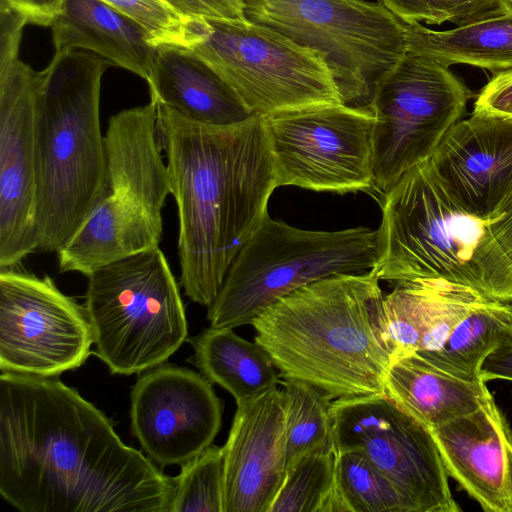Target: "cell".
<instances>
[{"instance_id": "cell-1", "label": "cell", "mask_w": 512, "mask_h": 512, "mask_svg": "<svg viewBox=\"0 0 512 512\" xmlns=\"http://www.w3.org/2000/svg\"><path fill=\"white\" fill-rule=\"evenodd\" d=\"M175 479L56 377L0 375V494L23 512H171Z\"/></svg>"}, {"instance_id": "cell-2", "label": "cell", "mask_w": 512, "mask_h": 512, "mask_svg": "<svg viewBox=\"0 0 512 512\" xmlns=\"http://www.w3.org/2000/svg\"><path fill=\"white\" fill-rule=\"evenodd\" d=\"M156 131L178 210L180 285L209 307L277 188L262 117L213 126L157 105Z\"/></svg>"}, {"instance_id": "cell-3", "label": "cell", "mask_w": 512, "mask_h": 512, "mask_svg": "<svg viewBox=\"0 0 512 512\" xmlns=\"http://www.w3.org/2000/svg\"><path fill=\"white\" fill-rule=\"evenodd\" d=\"M372 271L328 277L280 298L251 323L283 379L332 399L385 393L394 348Z\"/></svg>"}, {"instance_id": "cell-4", "label": "cell", "mask_w": 512, "mask_h": 512, "mask_svg": "<svg viewBox=\"0 0 512 512\" xmlns=\"http://www.w3.org/2000/svg\"><path fill=\"white\" fill-rule=\"evenodd\" d=\"M110 63L86 50L55 53L35 72V230L38 250L59 252L86 221L102 185L99 103Z\"/></svg>"}, {"instance_id": "cell-5", "label": "cell", "mask_w": 512, "mask_h": 512, "mask_svg": "<svg viewBox=\"0 0 512 512\" xmlns=\"http://www.w3.org/2000/svg\"><path fill=\"white\" fill-rule=\"evenodd\" d=\"M372 272L393 284L445 279L490 299H512V260L494 237L490 219L466 210L429 160L382 196Z\"/></svg>"}, {"instance_id": "cell-6", "label": "cell", "mask_w": 512, "mask_h": 512, "mask_svg": "<svg viewBox=\"0 0 512 512\" xmlns=\"http://www.w3.org/2000/svg\"><path fill=\"white\" fill-rule=\"evenodd\" d=\"M156 123L153 101L110 118L102 185L86 221L57 253L60 272L88 276L106 264L159 247L162 208L171 188Z\"/></svg>"}, {"instance_id": "cell-7", "label": "cell", "mask_w": 512, "mask_h": 512, "mask_svg": "<svg viewBox=\"0 0 512 512\" xmlns=\"http://www.w3.org/2000/svg\"><path fill=\"white\" fill-rule=\"evenodd\" d=\"M377 230H304L266 215L232 262L208 307L211 327L251 324L293 291L328 277L372 271Z\"/></svg>"}, {"instance_id": "cell-8", "label": "cell", "mask_w": 512, "mask_h": 512, "mask_svg": "<svg viewBox=\"0 0 512 512\" xmlns=\"http://www.w3.org/2000/svg\"><path fill=\"white\" fill-rule=\"evenodd\" d=\"M87 277L84 307L94 353L111 373L155 368L185 342V307L160 247L106 264Z\"/></svg>"}, {"instance_id": "cell-9", "label": "cell", "mask_w": 512, "mask_h": 512, "mask_svg": "<svg viewBox=\"0 0 512 512\" xmlns=\"http://www.w3.org/2000/svg\"><path fill=\"white\" fill-rule=\"evenodd\" d=\"M248 21L318 53L343 102L369 104L376 81L406 53L405 23L380 1L241 0Z\"/></svg>"}, {"instance_id": "cell-10", "label": "cell", "mask_w": 512, "mask_h": 512, "mask_svg": "<svg viewBox=\"0 0 512 512\" xmlns=\"http://www.w3.org/2000/svg\"><path fill=\"white\" fill-rule=\"evenodd\" d=\"M471 95L448 66L407 50L376 81L367 105L375 117L373 191L383 196L404 174L430 160Z\"/></svg>"}, {"instance_id": "cell-11", "label": "cell", "mask_w": 512, "mask_h": 512, "mask_svg": "<svg viewBox=\"0 0 512 512\" xmlns=\"http://www.w3.org/2000/svg\"><path fill=\"white\" fill-rule=\"evenodd\" d=\"M256 116L312 104L344 103L332 72L315 51L246 20H206L190 48Z\"/></svg>"}, {"instance_id": "cell-12", "label": "cell", "mask_w": 512, "mask_h": 512, "mask_svg": "<svg viewBox=\"0 0 512 512\" xmlns=\"http://www.w3.org/2000/svg\"><path fill=\"white\" fill-rule=\"evenodd\" d=\"M277 188L373 191L375 117L368 106L312 104L261 116Z\"/></svg>"}, {"instance_id": "cell-13", "label": "cell", "mask_w": 512, "mask_h": 512, "mask_svg": "<svg viewBox=\"0 0 512 512\" xmlns=\"http://www.w3.org/2000/svg\"><path fill=\"white\" fill-rule=\"evenodd\" d=\"M336 453L363 452L418 512L461 511L431 430L386 392L332 400Z\"/></svg>"}, {"instance_id": "cell-14", "label": "cell", "mask_w": 512, "mask_h": 512, "mask_svg": "<svg viewBox=\"0 0 512 512\" xmlns=\"http://www.w3.org/2000/svg\"><path fill=\"white\" fill-rule=\"evenodd\" d=\"M92 345L84 305L63 294L49 276L1 270V372L56 377L80 367Z\"/></svg>"}, {"instance_id": "cell-15", "label": "cell", "mask_w": 512, "mask_h": 512, "mask_svg": "<svg viewBox=\"0 0 512 512\" xmlns=\"http://www.w3.org/2000/svg\"><path fill=\"white\" fill-rule=\"evenodd\" d=\"M22 33L0 34V268L38 250L35 230V71L18 57Z\"/></svg>"}, {"instance_id": "cell-16", "label": "cell", "mask_w": 512, "mask_h": 512, "mask_svg": "<svg viewBox=\"0 0 512 512\" xmlns=\"http://www.w3.org/2000/svg\"><path fill=\"white\" fill-rule=\"evenodd\" d=\"M130 420L142 449L162 467L182 465L212 445L222 403L201 373L172 364L149 369L134 384Z\"/></svg>"}, {"instance_id": "cell-17", "label": "cell", "mask_w": 512, "mask_h": 512, "mask_svg": "<svg viewBox=\"0 0 512 512\" xmlns=\"http://www.w3.org/2000/svg\"><path fill=\"white\" fill-rule=\"evenodd\" d=\"M223 449V512H269L287 472L285 399L273 386L236 403Z\"/></svg>"}, {"instance_id": "cell-18", "label": "cell", "mask_w": 512, "mask_h": 512, "mask_svg": "<svg viewBox=\"0 0 512 512\" xmlns=\"http://www.w3.org/2000/svg\"><path fill=\"white\" fill-rule=\"evenodd\" d=\"M429 161L466 210L491 219L512 194V118L473 111L445 134Z\"/></svg>"}, {"instance_id": "cell-19", "label": "cell", "mask_w": 512, "mask_h": 512, "mask_svg": "<svg viewBox=\"0 0 512 512\" xmlns=\"http://www.w3.org/2000/svg\"><path fill=\"white\" fill-rule=\"evenodd\" d=\"M449 476L487 512H512V431L493 397L431 429Z\"/></svg>"}, {"instance_id": "cell-20", "label": "cell", "mask_w": 512, "mask_h": 512, "mask_svg": "<svg viewBox=\"0 0 512 512\" xmlns=\"http://www.w3.org/2000/svg\"><path fill=\"white\" fill-rule=\"evenodd\" d=\"M485 296L445 279L394 284L384 310L394 357L438 349L461 319Z\"/></svg>"}, {"instance_id": "cell-21", "label": "cell", "mask_w": 512, "mask_h": 512, "mask_svg": "<svg viewBox=\"0 0 512 512\" xmlns=\"http://www.w3.org/2000/svg\"><path fill=\"white\" fill-rule=\"evenodd\" d=\"M147 84L150 101L202 124L229 126L255 116L220 75L187 47H156Z\"/></svg>"}, {"instance_id": "cell-22", "label": "cell", "mask_w": 512, "mask_h": 512, "mask_svg": "<svg viewBox=\"0 0 512 512\" xmlns=\"http://www.w3.org/2000/svg\"><path fill=\"white\" fill-rule=\"evenodd\" d=\"M55 53L93 52L149 81L156 48L145 30L102 0H65L51 24Z\"/></svg>"}, {"instance_id": "cell-23", "label": "cell", "mask_w": 512, "mask_h": 512, "mask_svg": "<svg viewBox=\"0 0 512 512\" xmlns=\"http://www.w3.org/2000/svg\"><path fill=\"white\" fill-rule=\"evenodd\" d=\"M485 383L456 377L410 354L393 359L385 392L431 430L480 408L492 397Z\"/></svg>"}, {"instance_id": "cell-24", "label": "cell", "mask_w": 512, "mask_h": 512, "mask_svg": "<svg viewBox=\"0 0 512 512\" xmlns=\"http://www.w3.org/2000/svg\"><path fill=\"white\" fill-rule=\"evenodd\" d=\"M191 361L211 383L240 403L280 383L277 368L257 342L237 335L233 328L209 327L190 339Z\"/></svg>"}, {"instance_id": "cell-25", "label": "cell", "mask_w": 512, "mask_h": 512, "mask_svg": "<svg viewBox=\"0 0 512 512\" xmlns=\"http://www.w3.org/2000/svg\"><path fill=\"white\" fill-rule=\"evenodd\" d=\"M407 50L443 65L467 64L494 74L512 69V7L506 12L434 31L420 23H405Z\"/></svg>"}, {"instance_id": "cell-26", "label": "cell", "mask_w": 512, "mask_h": 512, "mask_svg": "<svg viewBox=\"0 0 512 512\" xmlns=\"http://www.w3.org/2000/svg\"><path fill=\"white\" fill-rule=\"evenodd\" d=\"M511 330L512 312L507 303L484 297L438 349L416 355L456 377L480 380L484 360Z\"/></svg>"}, {"instance_id": "cell-27", "label": "cell", "mask_w": 512, "mask_h": 512, "mask_svg": "<svg viewBox=\"0 0 512 512\" xmlns=\"http://www.w3.org/2000/svg\"><path fill=\"white\" fill-rule=\"evenodd\" d=\"M285 399L286 468L306 454L333 448L332 398L317 387L297 379H283Z\"/></svg>"}, {"instance_id": "cell-28", "label": "cell", "mask_w": 512, "mask_h": 512, "mask_svg": "<svg viewBox=\"0 0 512 512\" xmlns=\"http://www.w3.org/2000/svg\"><path fill=\"white\" fill-rule=\"evenodd\" d=\"M335 488L346 512H418L413 502L361 451L337 453Z\"/></svg>"}, {"instance_id": "cell-29", "label": "cell", "mask_w": 512, "mask_h": 512, "mask_svg": "<svg viewBox=\"0 0 512 512\" xmlns=\"http://www.w3.org/2000/svg\"><path fill=\"white\" fill-rule=\"evenodd\" d=\"M336 458L333 448L302 457L287 470L269 512H328L335 493Z\"/></svg>"}, {"instance_id": "cell-30", "label": "cell", "mask_w": 512, "mask_h": 512, "mask_svg": "<svg viewBox=\"0 0 512 512\" xmlns=\"http://www.w3.org/2000/svg\"><path fill=\"white\" fill-rule=\"evenodd\" d=\"M175 479L171 512H223L224 457L210 445L181 465Z\"/></svg>"}, {"instance_id": "cell-31", "label": "cell", "mask_w": 512, "mask_h": 512, "mask_svg": "<svg viewBox=\"0 0 512 512\" xmlns=\"http://www.w3.org/2000/svg\"><path fill=\"white\" fill-rule=\"evenodd\" d=\"M139 24L153 47L191 48L203 37L206 20L186 19L161 0H102Z\"/></svg>"}, {"instance_id": "cell-32", "label": "cell", "mask_w": 512, "mask_h": 512, "mask_svg": "<svg viewBox=\"0 0 512 512\" xmlns=\"http://www.w3.org/2000/svg\"><path fill=\"white\" fill-rule=\"evenodd\" d=\"M404 23L467 25L506 12V0H379Z\"/></svg>"}, {"instance_id": "cell-33", "label": "cell", "mask_w": 512, "mask_h": 512, "mask_svg": "<svg viewBox=\"0 0 512 512\" xmlns=\"http://www.w3.org/2000/svg\"><path fill=\"white\" fill-rule=\"evenodd\" d=\"M190 20H246L241 0H161Z\"/></svg>"}, {"instance_id": "cell-34", "label": "cell", "mask_w": 512, "mask_h": 512, "mask_svg": "<svg viewBox=\"0 0 512 512\" xmlns=\"http://www.w3.org/2000/svg\"><path fill=\"white\" fill-rule=\"evenodd\" d=\"M474 112L512 118V69L492 76L478 94Z\"/></svg>"}, {"instance_id": "cell-35", "label": "cell", "mask_w": 512, "mask_h": 512, "mask_svg": "<svg viewBox=\"0 0 512 512\" xmlns=\"http://www.w3.org/2000/svg\"><path fill=\"white\" fill-rule=\"evenodd\" d=\"M65 0H0V7L7 8L26 23L51 26L61 13Z\"/></svg>"}, {"instance_id": "cell-36", "label": "cell", "mask_w": 512, "mask_h": 512, "mask_svg": "<svg viewBox=\"0 0 512 512\" xmlns=\"http://www.w3.org/2000/svg\"><path fill=\"white\" fill-rule=\"evenodd\" d=\"M512 312V299L504 301ZM483 380L505 379L512 381V330L504 341L487 356L481 367Z\"/></svg>"}, {"instance_id": "cell-37", "label": "cell", "mask_w": 512, "mask_h": 512, "mask_svg": "<svg viewBox=\"0 0 512 512\" xmlns=\"http://www.w3.org/2000/svg\"><path fill=\"white\" fill-rule=\"evenodd\" d=\"M490 224L497 242L512 260V194L496 210Z\"/></svg>"}, {"instance_id": "cell-38", "label": "cell", "mask_w": 512, "mask_h": 512, "mask_svg": "<svg viewBox=\"0 0 512 512\" xmlns=\"http://www.w3.org/2000/svg\"><path fill=\"white\" fill-rule=\"evenodd\" d=\"M506 1H507V3L510 5V1H511V0H506ZM510 7H511V6H510Z\"/></svg>"}, {"instance_id": "cell-39", "label": "cell", "mask_w": 512, "mask_h": 512, "mask_svg": "<svg viewBox=\"0 0 512 512\" xmlns=\"http://www.w3.org/2000/svg\"><path fill=\"white\" fill-rule=\"evenodd\" d=\"M510 6L512 7V0L510 1Z\"/></svg>"}]
</instances>
